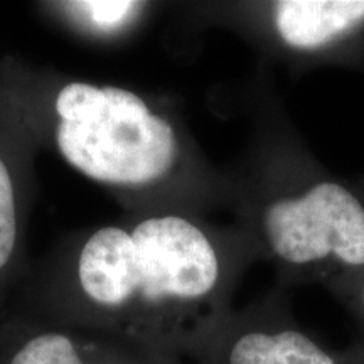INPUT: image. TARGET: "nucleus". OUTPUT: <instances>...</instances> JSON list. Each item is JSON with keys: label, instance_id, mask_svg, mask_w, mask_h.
<instances>
[{"label": "nucleus", "instance_id": "7ed1b4c3", "mask_svg": "<svg viewBox=\"0 0 364 364\" xmlns=\"http://www.w3.org/2000/svg\"><path fill=\"white\" fill-rule=\"evenodd\" d=\"M260 75L247 145L225 169L228 211L280 287L321 284L346 299L364 277V188L317 161Z\"/></svg>", "mask_w": 364, "mask_h": 364}, {"label": "nucleus", "instance_id": "1a4fd4ad", "mask_svg": "<svg viewBox=\"0 0 364 364\" xmlns=\"http://www.w3.org/2000/svg\"><path fill=\"white\" fill-rule=\"evenodd\" d=\"M344 300H348V302H351L353 306L356 307L358 314L364 321V277L353 287V290L346 295Z\"/></svg>", "mask_w": 364, "mask_h": 364}, {"label": "nucleus", "instance_id": "0eeeda50", "mask_svg": "<svg viewBox=\"0 0 364 364\" xmlns=\"http://www.w3.org/2000/svg\"><path fill=\"white\" fill-rule=\"evenodd\" d=\"M0 364H162L166 356L78 327L7 316Z\"/></svg>", "mask_w": 364, "mask_h": 364}, {"label": "nucleus", "instance_id": "f257e3e1", "mask_svg": "<svg viewBox=\"0 0 364 364\" xmlns=\"http://www.w3.org/2000/svg\"><path fill=\"white\" fill-rule=\"evenodd\" d=\"M257 263L236 223L132 211L59 240L29 263L16 316L110 336L159 356L201 353Z\"/></svg>", "mask_w": 364, "mask_h": 364}, {"label": "nucleus", "instance_id": "f03ea898", "mask_svg": "<svg viewBox=\"0 0 364 364\" xmlns=\"http://www.w3.org/2000/svg\"><path fill=\"white\" fill-rule=\"evenodd\" d=\"M0 100L36 147L107 189L125 213L228 211L226 171L204 156L174 100L16 59L0 61Z\"/></svg>", "mask_w": 364, "mask_h": 364}, {"label": "nucleus", "instance_id": "39448f33", "mask_svg": "<svg viewBox=\"0 0 364 364\" xmlns=\"http://www.w3.org/2000/svg\"><path fill=\"white\" fill-rule=\"evenodd\" d=\"M34 140L0 100V312L24 279L27 226L36 199Z\"/></svg>", "mask_w": 364, "mask_h": 364}, {"label": "nucleus", "instance_id": "423d86ee", "mask_svg": "<svg viewBox=\"0 0 364 364\" xmlns=\"http://www.w3.org/2000/svg\"><path fill=\"white\" fill-rule=\"evenodd\" d=\"M284 289L238 318L226 317L204 346L209 364H339L311 336L287 321Z\"/></svg>", "mask_w": 364, "mask_h": 364}, {"label": "nucleus", "instance_id": "20e7f679", "mask_svg": "<svg viewBox=\"0 0 364 364\" xmlns=\"http://www.w3.org/2000/svg\"><path fill=\"white\" fill-rule=\"evenodd\" d=\"M194 11L292 71L364 66V0L218 2Z\"/></svg>", "mask_w": 364, "mask_h": 364}, {"label": "nucleus", "instance_id": "9d476101", "mask_svg": "<svg viewBox=\"0 0 364 364\" xmlns=\"http://www.w3.org/2000/svg\"><path fill=\"white\" fill-rule=\"evenodd\" d=\"M361 184H363V188H364V179H363V181H361Z\"/></svg>", "mask_w": 364, "mask_h": 364}, {"label": "nucleus", "instance_id": "6e6552de", "mask_svg": "<svg viewBox=\"0 0 364 364\" xmlns=\"http://www.w3.org/2000/svg\"><path fill=\"white\" fill-rule=\"evenodd\" d=\"M54 19L97 43H122L147 24L154 4L136 0H76L44 4Z\"/></svg>", "mask_w": 364, "mask_h": 364}]
</instances>
